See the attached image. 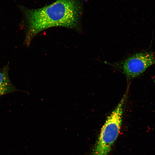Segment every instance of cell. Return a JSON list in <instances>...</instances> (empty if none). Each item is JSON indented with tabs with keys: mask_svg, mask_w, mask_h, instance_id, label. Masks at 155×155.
I'll return each mask as SVG.
<instances>
[{
	"mask_svg": "<svg viewBox=\"0 0 155 155\" xmlns=\"http://www.w3.org/2000/svg\"><path fill=\"white\" fill-rule=\"evenodd\" d=\"M24 10L22 24L25 32L24 43L28 46L34 36L47 28L78 29L81 8L79 0H57L43 7Z\"/></svg>",
	"mask_w": 155,
	"mask_h": 155,
	"instance_id": "6da1fadb",
	"label": "cell"
},
{
	"mask_svg": "<svg viewBox=\"0 0 155 155\" xmlns=\"http://www.w3.org/2000/svg\"><path fill=\"white\" fill-rule=\"evenodd\" d=\"M155 63V55L151 52H144L134 54L120 63L123 72L129 79L141 75Z\"/></svg>",
	"mask_w": 155,
	"mask_h": 155,
	"instance_id": "3957f363",
	"label": "cell"
},
{
	"mask_svg": "<svg viewBox=\"0 0 155 155\" xmlns=\"http://www.w3.org/2000/svg\"><path fill=\"white\" fill-rule=\"evenodd\" d=\"M8 69V63L0 70V96L16 90L9 78Z\"/></svg>",
	"mask_w": 155,
	"mask_h": 155,
	"instance_id": "277c9868",
	"label": "cell"
},
{
	"mask_svg": "<svg viewBox=\"0 0 155 155\" xmlns=\"http://www.w3.org/2000/svg\"><path fill=\"white\" fill-rule=\"evenodd\" d=\"M126 96L124 95L109 116L101 128L91 155H108L121 129L123 107Z\"/></svg>",
	"mask_w": 155,
	"mask_h": 155,
	"instance_id": "7a4b0ae2",
	"label": "cell"
}]
</instances>
